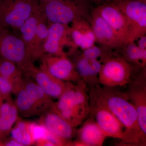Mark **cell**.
<instances>
[{"instance_id":"ffe728a7","label":"cell","mask_w":146,"mask_h":146,"mask_svg":"<svg viewBox=\"0 0 146 146\" xmlns=\"http://www.w3.org/2000/svg\"><path fill=\"white\" fill-rule=\"evenodd\" d=\"M39 10V7L32 14L19 29L21 33V38L25 45L29 56L34 63V40Z\"/></svg>"},{"instance_id":"8992f818","label":"cell","mask_w":146,"mask_h":146,"mask_svg":"<svg viewBox=\"0 0 146 146\" xmlns=\"http://www.w3.org/2000/svg\"><path fill=\"white\" fill-rule=\"evenodd\" d=\"M114 3L125 17L127 43L146 35V0H115Z\"/></svg>"},{"instance_id":"4fadbf2b","label":"cell","mask_w":146,"mask_h":146,"mask_svg":"<svg viewBox=\"0 0 146 146\" xmlns=\"http://www.w3.org/2000/svg\"><path fill=\"white\" fill-rule=\"evenodd\" d=\"M38 123L63 141L66 146H70L71 140L76 135V128L73 127L61 116L52 110L40 116Z\"/></svg>"},{"instance_id":"d4e9b609","label":"cell","mask_w":146,"mask_h":146,"mask_svg":"<svg viewBox=\"0 0 146 146\" xmlns=\"http://www.w3.org/2000/svg\"><path fill=\"white\" fill-rule=\"evenodd\" d=\"M16 125L11 130V138L22 144L23 146H30L35 144L29 131L28 122L18 118Z\"/></svg>"},{"instance_id":"4316f807","label":"cell","mask_w":146,"mask_h":146,"mask_svg":"<svg viewBox=\"0 0 146 146\" xmlns=\"http://www.w3.org/2000/svg\"><path fill=\"white\" fill-rule=\"evenodd\" d=\"M112 49L106 46H103L99 47L94 45L84 50L83 52L80 55L89 59L98 60L103 64L108 59L113 56Z\"/></svg>"},{"instance_id":"836d02e7","label":"cell","mask_w":146,"mask_h":146,"mask_svg":"<svg viewBox=\"0 0 146 146\" xmlns=\"http://www.w3.org/2000/svg\"><path fill=\"white\" fill-rule=\"evenodd\" d=\"M1 0H0V3H1Z\"/></svg>"},{"instance_id":"8fae6325","label":"cell","mask_w":146,"mask_h":146,"mask_svg":"<svg viewBox=\"0 0 146 146\" xmlns=\"http://www.w3.org/2000/svg\"><path fill=\"white\" fill-rule=\"evenodd\" d=\"M145 72L129 82L125 92L129 101L136 108L138 123L143 133L146 135V82Z\"/></svg>"},{"instance_id":"7a4b0ae2","label":"cell","mask_w":146,"mask_h":146,"mask_svg":"<svg viewBox=\"0 0 146 146\" xmlns=\"http://www.w3.org/2000/svg\"><path fill=\"white\" fill-rule=\"evenodd\" d=\"M19 115L25 118L41 116L52 108V98L31 78L23 76L13 92Z\"/></svg>"},{"instance_id":"44dd1931","label":"cell","mask_w":146,"mask_h":146,"mask_svg":"<svg viewBox=\"0 0 146 146\" xmlns=\"http://www.w3.org/2000/svg\"><path fill=\"white\" fill-rule=\"evenodd\" d=\"M48 21L39 9L34 43V62L44 54L43 46L48 36Z\"/></svg>"},{"instance_id":"30bf717a","label":"cell","mask_w":146,"mask_h":146,"mask_svg":"<svg viewBox=\"0 0 146 146\" xmlns=\"http://www.w3.org/2000/svg\"><path fill=\"white\" fill-rule=\"evenodd\" d=\"M40 59L42 62L40 68L48 71L56 78L72 83H76L81 79L68 56H56L45 54Z\"/></svg>"},{"instance_id":"e575fe53","label":"cell","mask_w":146,"mask_h":146,"mask_svg":"<svg viewBox=\"0 0 146 146\" xmlns=\"http://www.w3.org/2000/svg\"></svg>"},{"instance_id":"7402d4cb","label":"cell","mask_w":146,"mask_h":146,"mask_svg":"<svg viewBox=\"0 0 146 146\" xmlns=\"http://www.w3.org/2000/svg\"><path fill=\"white\" fill-rule=\"evenodd\" d=\"M55 112L61 116L73 127L77 128L89 115V108L75 105L69 109Z\"/></svg>"},{"instance_id":"d6a6232c","label":"cell","mask_w":146,"mask_h":146,"mask_svg":"<svg viewBox=\"0 0 146 146\" xmlns=\"http://www.w3.org/2000/svg\"><path fill=\"white\" fill-rule=\"evenodd\" d=\"M95 1H102V0H95Z\"/></svg>"},{"instance_id":"9c48e42d","label":"cell","mask_w":146,"mask_h":146,"mask_svg":"<svg viewBox=\"0 0 146 146\" xmlns=\"http://www.w3.org/2000/svg\"><path fill=\"white\" fill-rule=\"evenodd\" d=\"M89 96V114L107 137L124 140V128L115 115L108 109Z\"/></svg>"},{"instance_id":"484cf974","label":"cell","mask_w":146,"mask_h":146,"mask_svg":"<svg viewBox=\"0 0 146 146\" xmlns=\"http://www.w3.org/2000/svg\"><path fill=\"white\" fill-rule=\"evenodd\" d=\"M58 101L54 103L52 110L55 112H60L69 109L76 105L75 86L74 84L59 98Z\"/></svg>"},{"instance_id":"ac0fdd59","label":"cell","mask_w":146,"mask_h":146,"mask_svg":"<svg viewBox=\"0 0 146 146\" xmlns=\"http://www.w3.org/2000/svg\"><path fill=\"white\" fill-rule=\"evenodd\" d=\"M71 27V38L76 50L80 47L85 50L95 45L96 37L92 28L84 18L73 21Z\"/></svg>"},{"instance_id":"4dcf8cb0","label":"cell","mask_w":146,"mask_h":146,"mask_svg":"<svg viewBox=\"0 0 146 146\" xmlns=\"http://www.w3.org/2000/svg\"><path fill=\"white\" fill-rule=\"evenodd\" d=\"M38 1H54V0H36Z\"/></svg>"},{"instance_id":"f546056e","label":"cell","mask_w":146,"mask_h":146,"mask_svg":"<svg viewBox=\"0 0 146 146\" xmlns=\"http://www.w3.org/2000/svg\"><path fill=\"white\" fill-rule=\"evenodd\" d=\"M138 41V46L141 50H146V35L140 37Z\"/></svg>"},{"instance_id":"f1b7e54d","label":"cell","mask_w":146,"mask_h":146,"mask_svg":"<svg viewBox=\"0 0 146 146\" xmlns=\"http://www.w3.org/2000/svg\"><path fill=\"white\" fill-rule=\"evenodd\" d=\"M3 146H23L22 144L12 138H7L2 142Z\"/></svg>"},{"instance_id":"1f68e13d","label":"cell","mask_w":146,"mask_h":146,"mask_svg":"<svg viewBox=\"0 0 146 146\" xmlns=\"http://www.w3.org/2000/svg\"><path fill=\"white\" fill-rule=\"evenodd\" d=\"M3 146L2 142H1V141H0V146Z\"/></svg>"},{"instance_id":"5b68a950","label":"cell","mask_w":146,"mask_h":146,"mask_svg":"<svg viewBox=\"0 0 146 146\" xmlns=\"http://www.w3.org/2000/svg\"><path fill=\"white\" fill-rule=\"evenodd\" d=\"M39 8L36 0H1L0 27L19 30Z\"/></svg>"},{"instance_id":"3957f363","label":"cell","mask_w":146,"mask_h":146,"mask_svg":"<svg viewBox=\"0 0 146 146\" xmlns=\"http://www.w3.org/2000/svg\"><path fill=\"white\" fill-rule=\"evenodd\" d=\"M39 7L48 22L68 24L88 17L83 0H54L39 1Z\"/></svg>"},{"instance_id":"6da1fadb","label":"cell","mask_w":146,"mask_h":146,"mask_svg":"<svg viewBox=\"0 0 146 146\" xmlns=\"http://www.w3.org/2000/svg\"><path fill=\"white\" fill-rule=\"evenodd\" d=\"M89 89V96L110 111L123 126V144L146 145V135L139 125L136 108L125 93L100 84Z\"/></svg>"},{"instance_id":"cb8c5ba5","label":"cell","mask_w":146,"mask_h":146,"mask_svg":"<svg viewBox=\"0 0 146 146\" xmlns=\"http://www.w3.org/2000/svg\"><path fill=\"white\" fill-rule=\"evenodd\" d=\"M123 57L127 62H131L141 68H145L146 64V50L140 49L133 42L123 45Z\"/></svg>"},{"instance_id":"83f0119b","label":"cell","mask_w":146,"mask_h":146,"mask_svg":"<svg viewBox=\"0 0 146 146\" xmlns=\"http://www.w3.org/2000/svg\"><path fill=\"white\" fill-rule=\"evenodd\" d=\"M14 88L13 82L0 75V102L10 98Z\"/></svg>"},{"instance_id":"ba28073f","label":"cell","mask_w":146,"mask_h":146,"mask_svg":"<svg viewBox=\"0 0 146 146\" xmlns=\"http://www.w3.org/2000/svg\"><path fill=\"white\" fill-rule=\"evenodd\" d=\"M132 67L123 57H112L102 65L99 74L100 84L115 88L122 86L131 81Z\"/></svg>"},{"instance_id":"e0dca14e","label":"cell","mask_w":146,"mask_h":146,"mask_svg":"<svg viewBox=\"0 0 146 146\" xmlns=\"http://www.w3.org/2000/svg\"><path fill=\"white\" fill-rule=\"evenodd\" d=\"M74 63L80 78L89 88L100 84L98 75L102 65L100 61L82 56H75Z\"/></svg>"},{"instance_id":"603a6c76","label":"cell","mask_w":146,"mask_h":146,"mask_svg":"<svg viewBox=\"0 0 146 146\" xmlns=\"http://www.w3.org/2000/svg\"><path fill=\"white\" fill-rule=\"evenodd\" d=\"M0 75L13 82L15 87L21 81L24 74L16 63L0 56Z\"/></svg>"},{"instance_id":"52a82bcc","label":"cell","mask_w":146,"mask_h":146,"mask_svg":"<svg viewBox=\"0 0 146 146\" xmlns=\"http://www.w3.org/2000/svg\"><path fill=\"white\" fill-rule=\"evenodd\" d=\"M48 36L43 46L44 54L63 56L72 55L76 50L71 36V27L68 24L48 22Z\"/></svg>"},{"instance_id":"7c38bea8","label":"cell","mask_w":146,"mask_h":146,"mask_svg":"<svg viewBox=\"0 0 146 146\" xmlns=\"http://www.w3.org/2000/svg\"><path fill=\"white\" fill-rule=\"evenodd\" d=\"M25 76L33 80L52 98L58 99L73 84L60 80L46 70L35 66Z\"/></svg>"},{"instance_id":"2e32d148","label":"cell","mask_w":146,"mask_h":146,"mask_svg":"<svg viewBox=\"0 0 146 146\" xmlns=\"http://www.w3.org/2000/svg\"><path fill=\"white\" fill-rule=\"evenodd\" d=\"M77 132V140L71 146H101L106 137L92 115Z\"/></svg>"},{"instance_id":"277c9868","label":"cell","mask_w":146,"mask_h":146,"mask_svg":"<svg viewBox=\"0 0 146 146\" xmlns=\"http://www.w3.org/2000/svg\"><path fill=\"white\" fill-rule=\"evenodd\" d=\"M0 56L16 63L24 75L35 66L21 36H16L5 27H0Z\"/></svg>"},{"instance_id":"d6986e66","label":"cell","mask_w":146,"mask_h":146,"mask_svg":"<svg viewBox=\"0 0 146 146\" xmlns=\"http://www.w3.org/2000/svg\"><path fill=\"white\" fill-rule=\"evenodd\" d=\"M18 118V109L11 98L3 101L0 104V141L2 142L7 138Z\"/></svg>"},{"instance_id":"5bb4252c","label":"cell","mask_w":146,"mask_h":146,"mask_svg":"<svg viewBox=\"0 0 146 146\" xmlns=\"http://www.w3.org/2000/svg\"><path fill=\"white\" fill-rule=\"evenodd\" d=\"M89 21L96 42L112 49L119 48L123 46L122 42L96 8L92 11Z\"/></svg>"},{"instance_id":"9a60e30c","label":"cell","mask_w":146,"mask_h":146,"mask_svg":"<svg viewBox=\"0 0 146 146\" xmlns=\"http://www.w3.org/2000/svg\"><path fill=\"white\" fill-rule=\"evenodd\" d=\"M96 9L111 27L123 45L127 42V27L122 12L114 2L100 5Z\"/></svg>"}]
</instances>
